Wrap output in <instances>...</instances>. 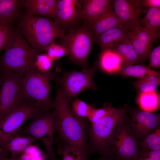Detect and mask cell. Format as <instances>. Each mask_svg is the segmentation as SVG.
<instances>
[{
  "instance_id": "obj_1",
  "label": "cell",
  "mask_w": 160,
  "mask_h": 160,
  "mask_svg": "<svg viewBox=\"0 0 160 160\" xmlns=\"http://www.w3.org/2000/svg\"><path fill=\"white\" fill-rule=\"evenodd\" d=\"M53 102L55 114V131L61 140L69 143L87 155L85 141L86 127L84 119L74 113L59 88L57 89Z\"/></svg>"
},
{
  "instance_id": "obj_2",
  "label": "cell",
  "mask_w": 160,
  "mask_h": 160,
  "mask_svg": "<svg viewBox=\"0 0 160 160\" xmlns=\"http://www.w3.org/2000/svg\"><path fill=\"white\" fill-rule=\"evenodd\" d=\"M18 30L38 54L46 52L47 47L63 37L65 31L48 17L25 14L19 17Z\"/></svg>"
},
{
  "instance_id": "obj_3",
  "label": "cell",
  "mask_w": 160,
  "mask_h": 160,
  "mask_svg": "<svg viewBox=\"0 0 160 160\" xmlns=\"http://www.w3.org/2000/svg\"><path fill=\"white\" fill-rule=\"evenodd\" d=\"M126 106L115 108L110 114L89 128L90 143L87 147L88 154L97 152L103 156L113 155L110 146L113 136L127 118Z\"/></svg>"
},
{
  "instance_id": "obj_4",
  "label": "cell",
  "mask_w": 160,
  "mask_h": 160,
  "mask_svg": "<svg viewBox=\"0 0 160 160\" xmlns=\"http://www.w3.org/2000/svg\"><path fill=\"white\" fill-rule=\"evenodd\" d=\"M38 54L18 30H14L12 39L0 57V70L24 73L35 67Z\"/></svg>"
},
{
  "instance_id": "obj_5",
  "label": "cell",
  "mask_w": 160,
  "mask_h": 160,
  "mask_svg": "<svg viewBox=\"0 0 160 160\" xmlns=\"http://www.w3.org/2000/svg\"><path fill=\"white\" fill-rule=\"evenodd\" d=\"M54 77L51 73H41L36 67L23 73L20 84L24 99L34 101L44 112L50 111L53 107L50 81Z\"/></svg>"
},
{
  "instance_id": "obj_6",
  "label": "cell",
  "mask_w": 160,
  "mask_h": 160,
  "mask_svg": "<svg viewBox=\"0 0 160 160\" xmlns=\"http://www.w3.org/2000/svg\"><path fill=\"white\" fill-rule=\"evenodd\" d=\"M94 35L90 29L81 26L74 28L60 38V44L67 51L69 59L85 69L94 43Z\"/></svg>"
},
{
  "instance_id": "obj_7",
  "label": "cell",
  "mask_w": 160,
  "mask_h": 160,
  "mask_svg": "<svg viewBox=\"0 0 160 160\" xmlns=\"http://www.w3.org/2000/svg\"><path fill=\"white\" fill-rule=\"evenodd\" d=\"M0 121L20 107L23 98L21 80L23 73L0 70Z\"/></svg>"
},
{
  "instance_id": "obj_8",
  "label": "cell",
  "mask_w": 160,
  "mask_h": 160,
  "mask_svg": "<svg viewBox=\"0 0 160 160\" xmlns=\"http://www.w3.org/2000/svg\"><path fill=\"white\" fill-rule=\"evenodd\" d=\"M43 112L34 101L25 100L18 108L0 121V147L17 133L23 124Z\"/></svg>"
},
{
  "instance_id": "obj_9",
  "label": "cell",
  "mask_w": 160,
  "mask_h": 160,
  "mask_svg": "<svg viewBox=\"0 0 160 160\" xmlns=\"http://www.w3.org/2000/svg\"><path fill=\"white\" fill-rule=\"evenodd\" d=\"M18 133L27 134L41 141L45 145L50 159L56 157L53 147L55 114L54 111L42 112L32 119Z\"/></svg>"
},
{
  "instance_id": "obj_10",
  "label": "cell",
  "mask_w": 160,
  "mask_h": 160,
  "mask_svg": "<svg viewBox=\"0 0 160 160\" xmlns=\"http://www.w3.org/2000/svg\"><path fill=\"white\" fill-rule=\"evenodd\" d=\"M97 69L96 63L90 68L80 71L74 70L64 73L59 78L61 87L60 89L70 103L81 92L88 89H97L93 80Z\"/></svg>"
},
{
  "instance_id": "obj_11",
  "label": "cell",
  "mask_w": 160,
  "mask_h": 160,
  "mask_svg": "<svg viewBox=\"0 0 160 160\" xmlns=\"http://www.w3.org/2000/svg\"><path fill=\"white\" fill-rule=\"evenodd\" d=\"M125 120L113 137L110 144L111 152L115 157L120 160H139L137 142Z\"/></svg>"
},
{
  "instance_id": "obj_12",
  "label": "cell",
  "mask_w": 160,
  "mask_h": 160,
  "mask_svg": "<svg viewBox=\"0 0 160 160\" xmlns=\"http://www.w3.org/2000/svg\"><path fill=\"white\" fill-rule=\"evenodd\" d=\"M141 0H113V11L124 26L134 31L141 26L140 18L142 13L147 12L140 8Z\"/></svg>"
},
{
  "instance_id": "obj_13",
  "label": "cell",
  "mask_w": 160,
  "mask_h": 160,
  "mask_svg": "<svg viewBox=\"0 0 160 160\" xmlns=\"http://www.w3.org/2000/svg\"><path fill=\"white\" fill-rule=\"evenodd\" d=\"M82 0H59L54 21L65 31L74 28L79 22Z\"/></svg>"
},
{
  "instance_id": "obj_14",
  "label": "cell",
  "mask_w": 160,
  "mask_h": 160,
  "mask_svg": "<svg viewBox=\"0 0 160 160\" xmlns=\"http://www.w3.org/2000/svg\"><path fill=\"white\" fill-rule=\"evenodd\" d=\"M131 117L130 129L137 142L141 141L160 126L159 114L138 110L132 113Z\"/></svg>"
},
{
  "instance_id": "obj_15",
  "label": "cell",
  "mask_w": 160,
  "mask_h": 160,
  "mask_svg": "<svg viewBox=\"0 0 160 160\" xmlns=\"http://www.w3.org/2000/svg\"><path fill=\"white\" fill-rule=\"evenodd\" d=\"M130 39L137 55V63H143L148 59L153 42L156 38L145 28L140 26L132 31Z\"/></svg>"
},
{
  "instance_id": "obj_16",
  "label": "cell",
  "mask_w": 160,
  "mask_h": 160,
  "mask_svg": "<svg viewBox=\"0 0 160 160\" xmlns=\"http://www.w3.org/2000/svg\"><path fill=\"white\" fill-rule=\"evenodd\" d=\"M111 0H83L79 22L88 28L112 6Z\"/></svg>"
},
{
  "instance_id": "obj_17",
  "label": "cell",
  "mask_w": 160,
  "mask_h": 160,
  "mask_svg": "<svg viewBox=\"0 0 160 160\" xmlns=\"http://www.w3.org/2000/svg\"><path fill=\"white\" fill-rule=\"evenodd\" d=\"M59 0H23L22 6L25 14L53 18L57 10Z\"/></svg>"
},
{
  "instance_id": "obj_18",
  "label": "cell",
  "mask_w": 160,
  "mask_h": 160,
  "mask_svg": "<svg viewBox=\"0 0 160 160\" xmlns=\"http://www.w3.org/2000/svg\"><path fill=\"white\" fill-rule=\"evenodd\" d=\"M132 31L126 27L113 28L94 38V43L98 44L101 50L111 49L114 45L129 37Z\"/></svg>"
},
{
  "instance_id": "obj_19",
  "label": "cell",
  "mask_w": 160,
  "mask_h": 160,
  "mask_svg": "<svg viewBox=\"0 0 160 160\" xmlns=\"http://www.w3.org/2000/svg\"><path fill=\"white\" fill-rule=\"evenodd\" d=\"M124 27H125L115 13L112 6L88 28L92 31L95 38L112 28Z\"/></svg>"
},
{
  "instance_id": "obj_20",
  "label": "cell",
  "mask_w": 160,
  "mask_h": 160,
  "mask_svg": "<svg viewBox=\"0 0 160 160\" xmlns=\"http://www.w3.org/2000/svg\"><path fill=\"white\" fill-rule=\"evenodd\" d=\"M97 63L101 70L107 73H115L123 65L120 56L111 49L101 50Z\"/></svg>"
},
{
  "instance_id": "obj_21",
  "label": "cell",
  "mask_w": 160,
  "mask_h": 160,
  "mask_svg": "<svg viewBox=\"0 0 160 160\" xmlns=\"http://www.w3.org/2000/svg\"><path fill=\"white\" fill-rule=\"evenodd\" d=\"M37 140L29 135L23 136L17 133L2 147L5 151L11 153V157H17Z\"/></svg>"
},
{
  "instance_id": "obj_22",
  "label": "cell",
  "mask_w": 160,
  "mask_h": 160,
  "mask_svg": "<svg viewBox=\"0 0 160 160\" xmlns=\"http://www.w3.org/2000/svg\"><path fill=\"white\" fill-rule=\"evenodd\" d=\"M130 37L116 44L111 49L116 52L121 58L123 62L122 67L132 65L137 62V55Z\"/></svg>"
},
{
  "instance_id": "obj_23",
  "label": "cell",
  "mask_w": 160,
  "mask_h": 160,
  "mask_svg": "<svg viewBox=\"0 0 160 160\" xmlns=\"http://www.w3.org/2000/svg\"><path fill=\"white\" fill-rule=\"evenodd\" d=\"M22 0H0V21L12 23L20 15Z\"/></svg>"
},
{
  "instance_id": "obj_24",
  "label": "cell",
  "mask_w": 160,
  "mask_h": 160,
  "mask_svg": "<svg viewBox=\"0 0 160 160\" xmlns=\"http://www.w3.org/2000/svg\"><path fill=\"white\" fill-rule=\"evenodd\" d=\"M116 75L132 76L140 79L160 75L159 71L140 64L122 66L115 73Z\"/></svg>"
},
{
  "instance_id": "obj_25",
  "label": "cell",
  "mask_w": 160,
  "mask_h": 160,
  "mask_svg": "<svg viewBox=\"0 0 160 160\" xmlns=\"http://www.w3.org/2000/svg\"><path fill=\"white\" fill-rule=\"evenodd\" d=\"M141 25L144 26L156 38L160 37V8L149 9L145 16L139 20Z\"/></svg>"
},
{
  "instance_id": "obj_26",
  "label": "cell",
  "mask_w": 160,
  "mask_h": 160,
  "mask_svg": "<svg viewBox=\"0 0 160 160\" xmlns=\"http://www.w3.org/2000/svg\"><path fill=\"white\" fill-rule=\"evenodd\" d=\"M136 101L142 110L151 112L158 108L160 104V97L156 91L139 92Z\"/></svg>"
},
{
  "instance_id": "obj_27",
  "label": "cell",
  "mask_w": 160,
  "mask_h": 160,
  "mask_svg": "<svg viewBox=\"0 0 160 160\" xmlns=\"http://www.w3.org/2000/svg\"><path fill=\"white\" fill-rule=\"evenodd\" d=\"M139 152L160 150V127L155 129L143 140L137 143Z\"/></svg>"
},
{
  "instance_id": "obj_28",
  "label": "cell",
  "mask_w": 160,
  "mask_h": 160,
  "mask_svg": "<svg viewBox=\"0 0 160 160\" xmlns=\"http://www.w3.org/2000/svg\"><path fill=\"white\" fill-rule=\"evenodd\" d=\"M58 152L62 155L63 160H88L87 155L65 142L60 144Z\"/></svg>"
},
{
  "instance_id": "obj_29",
  "label": "cell",
  "mask_w": 160,
  "mask_h": 160,
  "mask_svg": "<svg viewBox=\"0 0 160 160\" xmlns=\"http://www.w3.org/2000/svg\"><path fill=\"white\" fill-rule=\"evenodd\" d=\"M136 89L140 92L156 91L160 84V76L149 77L133 82Z\"/></svg>"
},
{
  "instance_id": "obj_30",
  "label": "cell",
  "mask_w": 160,
  "mask_h": 160,
  "mask_svg": "<svg viewBox=\"0 0 160 160\" xmlns=\"http://www.w3.org/2000/svg\"><path fill=\"white\" fill-rule=\"evenodd\" d=\"M70 103L71 107L74 113L82 119L88 118L95 108L92 105L88 104L77 97Z\"/></svg>"
},
{
  "instance_id": "obj_31",
  "label": "cell",
  "mask_w": 160,
  "mask_h": 160,
  "mask_svg": "<svg viewBox=\"0 0 160 160\" xmlns=\"http://www.w3.org/2000/svg\"><path fill=\"white\" fill-rule=\"evenodd\" d=\"M14 31L12 23L0 21V53L11 41Z\"/></svg>"
},
{
  "instance_id": "obj_32",
  "label": "cell",
  "mask_w": 160,
  "mask_h": 160,
  "mask_svg": "<svg viewBox=\"0 0 160 160\" xmlns=\"http://www.w3.org/2000/svg\"><path fill=\"white\" fill-rule=\"evenodd\" d=\"M115 109L109 102L105 103L102 108H94L88 119L91 124H94L110 114Z\"/></svg>"
},
{
  "instance_id": "obj_33",
  "label": "cell",
  "mask_w": 160,
  "mask_h": 160,
  "mask_svg": "<svg viewBox=\"0 0 160 160\" xmlns=\"http://www.w3.org/2000/svg\"><path fill=\"white\" fill-rule=\"evenodd\" d=\"M53 60L47 54L37 55L35 62V67L40 72L44 73L49 71L52 66Z\"/></svg>"
},
{
  "instance_id": "obj_34",
  "label": "cell",
  "mask_w": 160,
  "mask_h": 160,
  "mask_svg": "<svg viewBox=\"0 0 160 160\" xmlns=\"http://www.w3.org/2000/svg\"><path fill=\"white\" fill-rule=\"evenodd\" d=\"M46 52L53 60H57L64 55H68L67 51L63 46L54 42L47 47Z\"/></svg>"
},
{
  "instance_id": "obj_35",
  "label": "cell",
  "mask_w": 160,
  "mask_h": 160,
  "mask_svg": "<svg viewBox=\"0 0 160 160\" xmlns=\"http://www.w3.org/2000/svg\"><path fill=\"white\" fill-rule=\"evenodd\" d=\"M149 63L147 66L149 68L158 69L160 67V46L155 48L151 51L148 57Z\"/></svg>"
},
{
  "instance_id": "obj_36",
  "label": "cell",
  "mask_w": 160,
  "mask_h": 160,
  "mask_svg": "<svg viewBox=\"0 0 160 160\" xmlns=\"http://www.w3.org/2000/svg\"><path fill=\"white\" fill-rule=\"evenodd\" d=\"M140 7H146L149 9L154 8H160V0H141Z\"/></svg>"
},
{
  "instance_id": "obj_37",
  "label": "cell",
  "mask_w": 160,
  "mask_h": 160,
  "mask_svg": "<svg viewBox=\"0 0 160 160\" xmlns=\"http://www.w3.org/2000/svg\"><path fill=\"white\" fill-rule=\"evenodd\" d=\"M98 160H121L115 157L113 155L107 156H103Z\"/></svg>"
},
{
  "instance_id": "obj_38",
  "label": "cell",
  "mask_w": 160,
  "mask_h": 160,
  "mask_svg": "<svg viewBox=\"0 0 160 160\" xmlns=\"http://www.w3.org/2000/svg\"><path fill=\"white\" fill-rule=\"evenodd\" d=\"M6 152L0 147V160H4L7 158Z\"/></svg>"
},
{
  "instance_id": "obj_39",
  "label": "cell",
  "mask_w": 160,
  "mask_h": 160,
  "mask_svg": "<svg viewBox=\"0 0 160 160\" xmlns=\"http://www.w3.org/2000/svg\"><path fill=\"white\" fill-rule=\"evenodd\" d=\"M139 160H159L155 158H151L147 156L139 155Z\"/></svg>"
},
{
  "instance_id": "obj_40",
  "label": "cell",
  "mask_w": 160,
  "mask_h": 160,
  "mask_svg": "<svg viewBox=\"0 0 160 160\" xmlns=\"http://www.w3.org/2000/svg\"><path fill=\"white\" fill-rule=\"evenodd\" d=\"M4 160H21V159L20 158L17 157H11L9 159H6Z\"/></svg>"
},
{
  "instance_id": "obj_41",
  "label": "cell",
  "mask_w": 160,
  "mask_h": 160,
  "mask_svg": "<svg viewBox=\"0 0 160 160\" xmlns=\"http://www.w3.org/2000/svg\"><path fill=\"white\" fill-rule=\"evenodd\" d=\"M51 160H59L58 159H57L56 157L53 158L51 159Z\"/></svg>"
},
{
  "instance_id": "obj_42",
  "label": "cell",
  "mask_w": 160,
  "mask_h": 160,
  "mask_svg": "<svg viewBox=\"0 0 160 160\" xmlns=\"http://www.w3.org/2000/svg\"><path fill=\"white\" fill-rule=\"evenodd\" d=\"M1 86V79H0V93Z\"/></svg>"
}]
</instances>
